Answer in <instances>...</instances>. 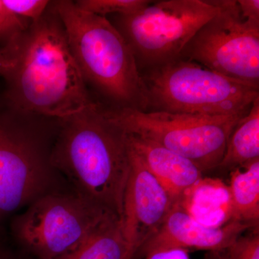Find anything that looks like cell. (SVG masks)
Returning a JSON list of instances; mask_svg holds the SVG:
<instances>
[{
	"label": "cell",
	"instance_id": "obj_13",
	"mask_svg": "<svg viewBox=\"0 0 259 259\" xmlns=\"http://www.w3.org/2000/svg\"><path fill=\"white\" fill-rule=\"evenodd\" d=\"M227 189L231 221L258 228L259 158L232 170Z\"/></svg>",
	"mask_w": 259,
	"mask_h": 259
},
{
	"label": "cell",
	"instance_id": "obj_5",
	"mask_svg": "<svg viewBox=\"0 0 259 259\" xmlns=\"http://www.w3.org/2000/svg\"><path fill=\"white\" fill-rule=\"evenodd\" d=\"M141 76L148 107H153L154 111L241 115L247 113L259 97V87L228 77L182 57L148 69Z\"/></svg>",
	"mask_w": 259,
	"mask_h": 259
},
{
	"label": "cell",
	"instance_id": "obj_6",
	"mask_svg": "<svg viewBox=\"0 0 259 259\" xmlns=\"http://www.w3.org/2000/svg\"><path fill=\"white\" fill-rule=\"evenodd\" d=\"M104 111L125 134L153 141L188 158L203 173L219 166L230 136L246 114L212 116L133 108H104Z\"/></svg>",
	"mask_w": 259,
	"mask_h": 259
},
{
	"label": "cell",
	"instance_id": "obj_16",
	"mask_svg": "<svg viewBox=\"0 0 259 259\" xmlns=\"http://www.w3.org/2000/svg\"><path fill=\"white\" fill-rule=\"evenodd\" d=\"M180 205L199 223L205 217L204 226H207L209 216L215 214V211L223 222L231 221L227 186L216 180L202 179Z\"/></svg>",
	"mask_w": 259,
	"mask_h": 259
},
{
	"label": "cell",
	"instance_id": "obj_14",
	"mask_svg": "<svg viewBox=\"0 0 259 259\" xmlns=\"http://www.w3.org/2000/svg\"><path fill=\"white\" fill-rule=\"evenodd\" d=\"M259 158V97L238 122L227 143L218 168L232 171Z\"/></svg>",
	"mask_w": 259,
	"mask_h": 259
},
{
	"label": "cell",
	"instance_id": "obj_7",
	"mask_svg": "<svg viewBox=\"0 0 259 259\" xmlns=\"http://www.w3.org/2000/svg\"><path fill=\"white\" fill-rule=\"evenodd\" d=\"M218 11L212 0L151 1L135 13L115 15L110 22L131 48L139 69H151L180 58Z\"/></svg>",
	"mask_w": 259,
	"mask_h": 259
},
{
	"label": "cell",
	"instance_id": "obj_18",
	"mask_svg": "<svg viewBox=\"0 0 259 259\" xmlns=\"http://www.w3.org/2000/svg\"><path fill=\"white\" fill-rule=\"evenodd\" d=\"M221 252L223 259H259L258 228L247 236L241 235L234 243Z\"/></svg>",
	"mask_w": 259,
	"mask_h": 259
},
{
	"label": "cell",
	"instance_id": "obj_23",
	"mask_svg": "<svg viewBox=\"0 0 259 259\" xmlns=\"http://www.w3.org/2000/svg\"><path fill=\"white\" fill-rule=\"evenodd\" d=\"M204 259H223V257L221 251H209Z\"/></svg>",
	"mask_w": 259,
	"mask_h": 259
},
{
	"label": "cell",
	"instance_id": "obj_12",
	"mask_svg": "<svg viewBox=\"0 0 259 259\" xmlns=\"http://www.w3.org/2000/svg\"><path fill=\"white\" fill-rule=\"evenodd\" d=\"M130 147L161 184L175 204H182L203 172L194 162L153 141L126 134Z\"/></svg>",
	"mask_w": 259,
	"mask_h": 259
},
{
	"label": "cell",
	"instance_id": "obj_10",
	"mask_svg": "<svg viewBox=\"0 0 259 259\" xmlns=\"http://www.w3.org/2000/svg\"><path fill=\"white\" fill-rule=\"evenodd\" d=\"M127 146L130 170L121 224L129 258L134 259L140 248L159 229L175 203Z\"/></svg>",
	"mask_w": 259,
	"mask_h": 259
},
{
	"label": "cell",
	"instance_id": "obj_3",
	"mask_svg": "<svg viewBox=\"0 0 259 259\" xmlns=\"http://www.w3.org/2000/svg\"><path fill=\"white\" fill-rule=\"evenodd\" d=\"M70 50L87 85L114 108H148L146 88L131 48L111 22L79 9L69 0L52 1Z\"/></svg>",
	"mask_w": 259,
	"mask_h": 259
},
{
	"label": "cell",
	"instance_id": "obj_17",
	"mask_svg": "<svg viewBox=\"0 0 259 259\" xmlns=\"http://www.w3.org/2000/svg\"><path fill=\"white\" fill-rule=\"evenodd\" d=\"M148 0H78L75 5L83 11L105 17L109 14L126 15L147 6Z\"/></svg>",
	"mask_w": 259,
	"mask_h": 259
},
{
	"label": "cell",
	"instance_id": "obj_22",
	"mask_svg": "<svg viewBox=\"0 0 259 259\" xmlns=\"http://www.w3.org/2000/svg\"><path fill=\"white\" fill-rule=\"evenodd\" d=\"M145 259H190L188 250L175 248L154 252L146 255Z\"/></svg>",
	"mask_w": 259,
	"mask_h": 259
},
{
	"label": "cell",
	"instance_id": "obj_19",
	"mask_svg": "<svg viewBox=\"0 0 259 259\" xmlns=\"http://www.w3.org/2000/svg\"><path fill=\"white\" fill-rule=\"evenodd\" d=\"M31 23L15 15L0 0V48L7 44L23 32Z\"/></svg>",
	"mask_w": 259,
	"mask_h": 259
},
{
	"label": "cell",
	"instance_id": "obj_15",
	"mask_svg": "<svg viewBox=\"0 0 259 259\" xmlns=\"http://www.w3.org/2000/svg\"><path fill=\"white\" fill-rule=\"evenodd\" d=\"M55 259H130L120 220L105 223L77 248Z\"/></svg>",
	"mask_w": 259,
	"mask_h": 259
},
{
	"label": "cell",
	"instance_id": "obj_2",
	"mask_svg": "<svg viewBox=\"0 0 259 259\" xmlns=\"http://www.w3.org/2000/svg\"><path fill=\"white\" fill-rule=\"evenodd\" d=\"M59 122L53 166L80 198L121 221L130 170L125 133L97 102Z\"/></svg>",
	"mask_w": 259,
	"mask_h": 259
},
{
	"label": "cell",
	"instance_id": "obj_9",
	"mask_svg": "<svg viewBox=\"0 0 259 259\" xmlns=\"http://www.w3.org/2000/svg\"><path fill=\"white\" fill-rule=\"evenodd\" d=\"M218 11L191 39L181 57L259 87V22L243 18L237 0H212Z\"/></svg>",
	"mask_w": 259,
	"mask_h": 259
},
{
	"label": "cell",
	"instance_id": "obj_1",
	"mask_svg": "<svg viewBox=\"0 0 259 259\" xmlns=\"http://www.w3.org/2000/svg\"><path fill=\"white\" fill-rule=\"evenodd\" d=\"M8 107L61 119L95 103L51 1L42 18L0 48Z\"/></svg>",
	"mask_w": 259,
	"mask_h": 259
},
{
	"label": "cell",
	"instance_id": "obj_24",
	"mask_svg": "<svg viewBox=\"0 0 259 259\" xmlns=\"http://www.w3.org/2000/svg\"><path fill=\"white\" fill-rule=\"evenodd\" d=\"M0 259H12L8 252L3 249L1 246H0Z\"/></svg>",
	"mask_w": 259,
	"mask_h": 259
},
{
	"label": "cell",
	"instance_id": "obj_11",
	"mask_svg": "<svg viewBox=\"0 0 259 259\" xmlns=\"http://www.w3.org/2000/svg\"><path fill=\"white\" fill-rule=\"evenodd\" d=\"M250 228H253L238 221H231L221 226H204L180 204H175L159 229L140 248L134 259L175 248L221 251Z\"/></svg>",
	"mask_w": 259,
	"mask_h": 259
},
{
	"label": "cell",
	"instance_id": "obj_8",
	"mask_svg": "<svg viewBox=\"0 0 259 259\" xmlns=\"http://www.w3.org/2000/svg\"><path fill=\"white\" fill-rule=\"evenodd\" d=\"M115 214L92 205L73 191L42 196L13 220V236L38 259H55L77 248Z\"/></svg>",
	"mask_w": 259,
	"mask_h": 259
},
{
	"label": "cell",
	"instance_id": "obj_21",
	"mask_svg": "<svg viewBox=\"0 0 259 259\" xmlns=\"http://www.w3.org/2000/svg\"><path fill=\"white\" fill-rule=\"evenodd\" d=\"M243 18L259 22V0H237Z\"/></svg>",
	"mask_w": 259,
	"mask_h": 259
},
{
	"label": "cell",
	"instance_id": "obj_4",
	"mask_svg": "<svg viewBox=\"0 0 259 259\" xmlns=\"http://www.w3.org/2000/svg\"><path fill=\"white\" fill-rule=\"evenodd\" d=\"M8 107L0 112V221L42 196L65 191L51 162L59 119Z\"/></svg>",
	"mask_w": 259,
	"mask_h": 259
},
{
	"label": "cell",
	"instance_id": "obj_20",
	"mask_svg": "<svg viewBox=\"0 0 259 259\" xmlns=\"http://www.w3.org/2000/svg\"><path fill=\"white\" fill-rule=\"evenodd\" d=\"M3 2L15 15L30 23L41 18L51 3L47 0H3Z\"/></svg>",
	"mask_w": 259,
	"mask_h": 259
}]
</instances>
